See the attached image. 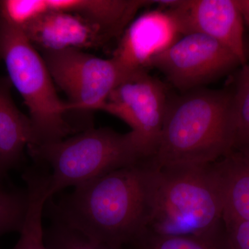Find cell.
<instances>
[{
    "label": "cell",
    "instance_id": "obj_19",
    "mask_svg": "<svg viewBox=\"0 0 249 249\" xmlns=\"http://www.w3.org/2000/svg\"><path fill=\"white\" fill-rule=\"evenodd\" d=\"M48 12L46 0H0V21L20 30Z\"/></svg>",
    "mask_w": 249,
    "mask_h": 249
},
{
    "label": "cell",
    "instance_id": "obj_8",
    "mask_svg": "<svg viewBox=\"0 0 249 249\" xmlns=\"http://www.w3.org/2000/svg\"><path fill=\"white\" fill-rule=\"evenodd\" d=\"M168 98L166 88L160 80L140 71L119 83L101 110L128 124L152 158L160 142Z\"/></svg>",
    "mask_w": 249,
    "mask_h": 249
},
{
    "label": "cell",
    "instance_id": "obj_21",
    "mask_svg": "<svg viewBox=\"0 0 249 249\" xmlns=\"http://www.w3.org/2000/svg\"><path fill=\"white\" fill-rule=\"evenodd\" d=\"M224 249H249V222L224 226Z\"/></svg>",
    "mask_w": 249,
    "mask_h": 249
},
{
    "label": "cell",
    "instance_id": "obj_12",
    "mask_svg": "<svg viewBox=\"0 0 249 249\" xmlns=\"http://www.w3.org/2000/svg\"><path fill=\"white\" fill-rule=\"evenodd\" d=\"M49 11L80 16L99 29L106 40L122 36L142 8L151 0H46Z\"/></svg>",
    "mask_w": 249,
    "mask_h": 249
},
{
    "label": "cell",
    "instance_id": "obj_2",
    "mask_svg": "<svg viewBox=\"0 0 249 249\" xmlns=\"http://www.w3.org/2000/svg\"><path fill=\"white\" fill-rule=\"evenodd\" d=\"M232 92L199 88L168 98L157 168L213 163L233 149Z\"/></svg>",
    "mask_w": 249,
    "mask_h": 249
},
{
    "label": "cell",
    "instance_id": "obj_15",
    "mask_svg": "<svg viewBox=\"0 0 249 249\" xmlns=\"http://www.w3.org/2000/svg\"><path fill=\"white\" fill-rule=\"evenodd\" d=\"M29 202L25 220L17 243L11 249H47L42 225L44 210L48 201L47 185L40 179L27 183Z\"/></svg>",
    "mask_w": 249,
    "mask_h": 249
},
{
    "label": "cell",
    "instance_id": "obj_20",
    "mask_svg": "<svg viewBox=\"0 0 249 249\" xmlns=\"http://www.w3.org/2000/svg\"><path fill=\"white\" fill-rule=\"evenodd\" d=\"M28 202L27 189L19 192L0 190V236L20 232L27 214Z\"/></svg>",
    "mask_w": 249,
    "mask_h": 249
},
{
    "label": "cell",
    "instance_id": "obj_11",
    "mask_svg": "<svg viewBox=\"0 0 249 249\" xmlns=\"http://www.w3.org/2000/svg\"><path fill=\"white\" fill-rule=\"evenodd\" d=\"M21 31L38 51L83 50L107 42L98 28L65 11H49Z\"/></svg>",
    "mask_w": 249,
    "mask_h": 249
},
{
    "label": "cell",
    "instance_id": "obj_14",
    "mask_svg": "<svg viewBox=\"0 0 249 249\" xmlns=\"http://www.w3.org/2000/svg\"><path fill=\"white\" fill-rule=\"evenodd\" d=\"M224 195V226L249 222V145L232 149L216 161Z\"/></svg>",
    "mask_w": 249,
    "mask_h": 249
},
{
    "label": "cell",
    "instance_id": "obj_6",
    "mask_svg": "<svg viewBox=\"0 0 249 249\" xmlns=\"http://www.w3.org/2000/svg\"><path fill=\"white\" fill-rule=\"evenodd\" d=\"M39 52L54 83L68 96L71 111L101 110L113 89L127 77L114 59L81 49Z\"/></svg>",
    "mask_w": 249,
    "mask_h": 249
},
{
    "label": "cell",
    "instance_id": "obj_4",
    "mask_svg": "<svg viewBox=\"0 0 249 249\" xmlns=\"http://www.w3.org/2000/svg\"><path fill=\"white\" fill-rule=\"evenodd\" d=\"M37 163L49 165L48 196L150 158L134 131L88 129L74 137L27 147Z\"/></svg>",
    "mask_w": 249,
    "mask_h": 249
},
{
    "label": "cell",
    "instance_id": "obj_3",
    "mask_svg": "<svg viewBox=\"0 0 249 249\" xmlns=\"http://www.w3.org/2000/svg\"><path fill=\"white\" fill-rule=\"evenodd\" d=\"M224 195L217 163L158 168L147 230L163 235L212 236L224 229Z\"/></svg>",
    "mask_w": 249,
    "mask_h": 249
},
{
    "label": "cell",
    "instance_id": "obj_10",
    "mask_svg": "<svg viewBox=\"0 0 249 249\" xmlns=\"http://www.w3.org/2000/svg\"><path fill=\"white\" fill-rule=\"evenodd\" d=\"M176 19L168 10H153L134 18L111 58L129 76L145 71L154 57L170 48L181 37Z\"/></svg>",
    "mask_w": 249,
    "mask_h": 249
},
{
    "label": "cell",
    "instance_id": "obj_5",
    "mask_svg": "<svg viewBox=\"0 0 249 249\" xmlns=\"http://www.w3.org/2000/svg\"><path fill=\"white\" fill-rule=\"evenodd\" d=\"M0 59L4 62L11 85L22 96L29 109L34 136L31 145L65 139L72 129L65 117L71 111V106L59 98L38 50L20 29L1 21Z\"/></svg>",
    "mask_w": 249,
    "mask_h": 249
},
{
    "label": "cell",
    "instance_id": "obj_18",
    "mask_svg": "<svg viewBox=\"0 0 249 249\" xmlns=\"http://www.w3.org/2000/svg\"><path fill=\"white\" fill-rule=\"evenodd\" d=\"M44 240L47 249H127L93 242L54 219L44 230Z\"/></svg>",
    "mask_w": 249,
    "mask_h": 249
},
{
    "label": "cell",
    "instance_id": "obj_17",
    "mask_svg": "<svg viewBox=\"0 0 249 249\" xmlns=\"http://www.w3.org/2000/svg\"><path fill=\"white\" fill-rule=\"evenodd\" d=\"M232 92L233 149L249 145V63L241 66Z\"/></svg>",
    "mask_w": 249,
    "mask_h": 249
},
{
    "label": "cell",
    "instance_id": "obj_16",
    "mask_svg": "<svg viewBox=\"0 0 249 249\" xmlns=\"http://www.w3.org/2000/svg\"><path fill=\"white\" fill-rule=\"evenodd\" d=\"M224 231L212 236L163 235L145 231L132 245V249H224Z\"/></svg>",
    "mask_w": 249,
    "mask_h": 249
},
{
    "label": "cell",
    "instance_id": "obj_1",
    "mask_svg": "<svg viewBox=\"0 0 249 249\" xmlns=\"http://www.w3.org/2000/svg\"><path fill=\"white\" fill-rule=\"evenodd\" d=\"M157 173L146 159L75 186L56 204L47 201L52 219L93 242L129 247L151 220Z\"/></svg>",
    "mask_w": 249,
    "mask_h": 249
},
{
    "label": "cell",
    "instance_id": "obj_7",
    "mask_svg": "<svg viewBox=\"0 0 249 249\" xmlns=\"http://www.w3.org/2000/svg\"><path fill=\"white\" fill-rule=\"evenodd\" d=\"M242 66L233 53L213 38L200 34L183 35L170 48L149 62L184 93Z\"/></svg>",
    "mask_w": 249,
    "mask_h": 249
},
{
    "label": "cell",
    "instance_id": "obj_13",
    "mask_svg": "<svg viewBox=\"0 0 249 249\" xmlns=\"http://www.w3.org/2000/svg\"><path fill=\"white\" fill-rule=\"evenodd\" d=\"M9 78H0V177L22 159L34 142L30 119L16 107Z\"/></svg>",
    "mask_w": 249,
    "mask_h": 249
},
{
    "label": "cell",
    "instance_id": "obj_9",
    "mask_svg": "<svg viewBox=\"0 0 249 249\" xmlns=\"http://www.w3.org/2000/svg\"><path fill=\"white\" fill-rule=\"evenodd\" d=\"M181 35L200 34L227 47L247 63L244 17L238 0H174L168 8Z\"/></svg>",
    "mask_w": 249,
    "mask_h": 249
}]
</instances>
